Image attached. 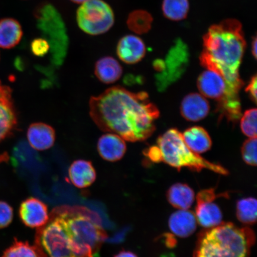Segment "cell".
Instances as JSON below:
<instances>
[{"label": "cell", "instance_id": "31", "mask_svg": "<svg viewBox=\"0 0 257 257\" xmlns=\"http://www.w3.org/2000/svg\"><path fill=\"white\" fill-rule=\"evenodd\" d=\"M14 218V210L7 202L0 201V229L7 227Z\"/></svg>", "mask_w": 257, "mask_h": 257}, {"label": "cell", "instance_id": "8", "mask_svg": "<svg viewBox=\"0 0 257 257\" xmlns=\"http://www.w3.org/2000/svg\"><path fill=\"white\" fill-rule=\"evenodd\" d=\"M38 29L43 32L50 46L51 62L59 66L66 56L68 37L62 16L50 4H43L35 10Z\"/></svg>", "mask_w": 257, "mask_h": 257}, {"label": "cell", "instance_id": "6", "mask_svg": "<svg viewBox=\"0 0 257 257\" xmlns=\"http://www.w3.org/2000/svg\"><path fill=\"white\" fill-rule=\"evenodd\" d=\"M197 86L201 94L217 102V110L221 118L233 123L239 119V91L232 87L219 72L205 69L198 77Z\"/></svg>", "mask_w": 257, "mask_h": 257}, {"label": "cell", "instance_id": "5", "mask_svg": "<svg viewBox=\"0 0 257 257\" xmlns=\"http://www.w3.org/2000/svg\"><path fill=\"white\" fill-rule=\"evenodd\" d=\"M157 146L162 153L163 162L178 171L187 168L198 172L208 169L220 175H227L229 173L222 166L209 162L192 152L183 140L182 134L176 128H170L160 137Z\"/></svg>", "mask_w": 257, "mask_h": 257}, {"label": "cell", "instance_id": "35", "mask_svg": "<svg viewBox=\"0 0 257 257\" xmlns=\"http://www.w3.org/2000/svg\"><path fill=\"white\" fill-rule=\"evenodd\" d=\"M165 241L167 244V246L172 247H172H175L176 245V239L172 234H165Z\"/></svg>", "mask_w": 257, "mask_h": 257}, {"label": "cell", "instance_id": "14", "mask_svg": "<svg viewBox=\"0 0 257 257\" xmlns=\"http://www.w3.org/2000/svg\"><path fill=\"white\" fill-rule=\"evenodd\" d=\"M97 150L102 159L115 162L123 158L126 152V144L118 135L107 133L99 138Z\"/></svg>", "mask_w": 257, "mask_h": 257}, {"label": "cell", "instance_id": "25", "mask_svg": "<svg viewBox=\"0 0 257 257\" xmlns=\"http://www.w3.org/2000/svg\"><path fill=\"white\" fill-rule=\"evenodd\" d=\"M256 206L254 198H245L237 201L236 207L237 219L244 224H254L256 221Z\"/></svg>", "mask_w": 257, "mask_h": 257}, {"label": "cell", "instance_id": "24", "mask_svg": "<svg viewBox=\"0 0 257 257\" xmlns=\"http://www.w3.org/2000/svg\"><path fill=\"white\" fill-rule=\"evenodd\" d=\"M162 11L164 16L169 20H184L189 11V0H163Z\"/></svg>", "mask_w": 257, "mask_h": 257}, {"label": "cell", "instance_id": "37", "mask_svg": "<svg viewBox=\"0 0 257 257\" xmlns=\"http://www.w3.org/2000/svg\"><path fill=\"white\" fill-rule=\"evenodd\" d=\"M252 55L253 56V57H254L255 59H256L257 40L256 37L253 38V41L252 42Z\"/></svg>", "mask_w": 257, "mask_h": 257}, {"label": "cell", "instance_id": "29", "mask_svg": "<svg viewBox=\"0 0 257 257\" xmlns=\"http://www.w3.org/2000/svg\"><path fill=\"white\" fill-rule=\"evenodd\" d=\"M244 162L249 166H256V138H249L243 144L241 149Z\"/></svg>", "mask_w": 257, "mask_h": 257}, {"label": "cell", "instance_id": "33", "mask_svg": "<svg viewBox=\"0 0 257 257\" xmlns=\"http://www.w3.org/2000/svg\"><path fill=\"white\" fill-rule=\"evenodd\" d=\"M144 155L154 163L162 162V156L158 146H153L144 152Z\"/></svg>", "mask_w": 257, "mask_h": 257}, {"label": "cell", "instance_id": "39", "mask_svg": "<svg viewBox=\"0 0 257 257\" xmlns=\"http://www.w3.org/2000/svg\"><path fill=\"white\" fill-rule=\"evenodd\" d=\"M89 257H93V256H89Z\"/></svg>", "mask_w": 257, "mask_h": 257}, {"label": "cell", "instance_id": "26", "mask_svg": "<svg viewBox=\"0 0 257 257\" xmlns=\"http://www.w3.org/2000/svg\"><path fill=\"white\" fill-rule=\"evenodd\" d=\"M153 19L146 11H136L128 15L127 25L128 29L138 34H146L150 30Z\"/></svg>", "mask_w": 257, "mask_h": 257}, {"label": "cell", "instance_id": "27", "mask_svg": "<svg viewBox=\"0 0 257 257\" xmlns=\"http://www.w3.org/2000/svg\"><path fill=\"white\" fill-rule=\"evenodd\" d=\"M2 257H40L34 245L15 239L14 243L5 250Z\"/></svg>", "mask_w": 257, "mask_h": 257}, {"label": "cell", "instance_id": "21", "mask_svg": "<svg viewBox=\"0 0 257 257\" xmlns=\"http://www.w3.org/2000/svg\"><path fill=\"white\" fill-rule=\"evenodd\" d=\"M23 30L19 22L13 18L0 21V48L11 49L20 43Z\"/></svg>", "mask_w": 257, "mask_h": 257}, {"label": "cell", "instance_id": "1", "mask_svg": "<svg viewBox=\"0 0 257 257\" xmlns=\"http://www.w3.org/2000/svg\"><path fill=\"white\" fill-rule=\"evenodd\" d=\"M89 106L90 116L99 130L117 134L130 142L152 136L160 116L159 109L147 92H132L121 86H113L92 96Z\"/></svg>", "mask_w": 257, "mask_h": 257}, {"label": "cell", "instance_id": "18", "mask_svg": "<svg viewBox=\"0 0 257 257\" xmlns=\"http://www.w3.org/2000/svg\"><path fill=\"white\" fill-rule=\"evenodd\" d=\"M69 176L72 184L79 188H85L95 181L96 174L89 161L78 160L73 162L69 169Z\"/></svg>", "mask_w": 257, "mask_h": 257}, {"label": "cell", "instance_id": "12", "mask_svg": "<svg viewBox=\"0 0 257 257\" xmlns=\"http://www.w3.org/2000/svg\"><path fill=\"white\" fill-rule=\"evenodd\" d=\"M19 216L26 226L40 228L49 220L47 205L37 198L26 199L19 208Z\"/></svg>", "mask_w": 257, "mask_h": 257}, {"label": "cell", "instance_id": "23", "mask_svg": "<svg viewBox=\"0 0 257 257\" xmlns=\"http://www.w3.org/2000/svg\"><path fill=\"white\" fill-rule=\"evenodd\" d=\"M194 190L188 185L177 183L167 192V199L170 204L179 210H188L195 200Z\"/></svg>", "mask_w": 257, "mask_h": 257}, {"label": "cell", "instance_id": "36", "mask_svg": "<svg viewBox=\"0 0 257 257\" xmlns=\"http://www.w3.org/2000/svg\"><path fill=\"white\" fill-rule=\"evenodd\" d=\"M114 257H138L136 253L128 250H121Z\"/></svg>", "mask_w": 257, "mask_h": 257}, {"label": "cell", "instance_id": "4", "mask_svg": "<svg viewBox=\"0 0 257 257\" xmlns=\"http://www.w3.org/2000/svg\"><path fill=\"white\" fill-rule=\"evenodd\" d=\"M75 208H60L65 218L74 250L78 257L93 256L107 238V234L99 220L90 214L91 212Z\"/></svg>", "mask_w": 257, "mask_h": 257}, {"label": "cell", "instance_id": "30", "mask_svg": "<svg viewBox=\"0 0 257 257\" xmlns=\"http://www.w3.org/2000/svg\"><path fill=\"white\" fill-rule=\"evenodd\" d=\"M31 50L35 56L44 57L50 53V44L46 38H35L31 44Z\"/></svg>", "mask_w": 257, "mask_h": 257}, {"label": "cell", "instance_id": "32", "mask_svg": "<svg viewBox=\"0 0 257 257\" xmlns=\"http://www.w3.org/2000/svg\"><path fill=\"white\" fill-rule=\"evenodd\" d=\"M219 195L216 194L214 189L210 188L199 192L196 199L197 201H214Z\"/></svg>", "mask_w": 257, "mask_h": 257}, {"label": "cell", "instance_id": "3", "mask_svg": "<svg viewBox=\"0 0 257 257\" xmlns=\"http://www.w3.org/2000/svg\"><path fill=\"white\" fill-rule=\"evenodd\" d=\"M255 242L250 228L222 222L198 234L194 257H249Z\"/></svg>", "mask_w": 257, "mask_h": 257}, {"label": "cell", "instance_id": "13", "mask_svg": "<svg viewBox=\"0 0 257 257\" xmlns=\"http://www.w3.org/2000/svg\"><path fill=\"white\" fill-rule=\"evenodd\" d=\"M116 53L122 62L128 64H136L146 55V45L136 35H125L118 41Z\"/></svg>", "mask_w": 257, "mask_h": 257}, {"label": "cell", "instance_id": "28", "mask_svg": "<svg viewBox=\"0 0 257 257\" xmlns=\"http://www.w3.org/2000/svg\"><path fill=\"white\" fill-rule=\"evenodd\" d=\"M256 108L246 110L240 120V128L245 136L256 138Z\"/></svg>", "mask_w": 257, "mask_h": 257}, {"label": "cell", "instance_id": "34", "mask_svg": "<svg viewBox=\"0 0 257 257\" xmlns=\"http://www.w3.org/2000/svg\"><path fill=\"white\" fill-rule=\"evenodd\" d=\"M245 91L248 93L252 101L256 103L257 95V76H253L250 79L248 86H246Z\"/></svg>", "mask_w": 257, "mask_h": 257}, {"label": "cell", "instance_id": "19", "mask_svg": "<svg viewBox=\"0 0 257 257\" xmlns=\"http://www.w3.org/2000/svg\"><path fill=\"white\" fill-rule=\"evenodd\" d=\"M94 73L99 81L105 84H111L121 78L123 69L114 58L106 56L96 61Z\"/></svg>", "mask_w": 257, "mask_h": 257}, {"label": "cell", "instance_id": "11", "mask_svg": "<svg viewBox=\"0 0 257 257\" xmlns=\"http://www.w3.org/2000/svg\"><path fill=\"white\" fill-rule=\"evenodd\" d=\"M17 125L12 90L0 81V143L14 134Z\"/></svg>", "mask_w": 257, "mask_h": 257}, {"label": "cell", "instance_id": "2", "mask_svg": "<svg viewBox=\"0 0 257 257\" xmlns=\"http://www.w3.org/2000/svg\"><path fill=\"white\" fill-rule=\"evenodd\" d=\"M200 62L205 69L217 70L229 85L240 91L243 85L239 67L246 47L242 25L236 19H226L212 25L203 37Z\"/></svg>", "mask_w": 257, "mask_h": 257}, {"label": "cell", "instance_id": "38", "mask_svg": "<svg viewBox=\"0 0 257 257\" xmlns=\"http://www.w3.org/2000/svg\"><path fill=\"white\" fill-rule=\"evenodd\" d=\"M70 1L76 3V4H82V3L88 1V0H70Z\"/></svg>", "mask_w": 257, "mask_h": 257}, {"label": "cell", "instance_id": "9", "mask_svg": "<svg viewBox=\"0 0 257 257\" xmlns=\"http://www.w3.org/2000/svg\"><path fill=\"white\" fill-rule=\"evenodd\" d=\"M114 14L103 0H88L77 10L76 22L85 33L93 36L106 33L113 27Z\"/></svg>", "mask_w": 257, "mask_h": 257}, {"label": "cell", "instance_id": "20", "mask_svg": "<svg viewBox=\"0 0 257 257\" xmlns=\"http://www.w3.org/2000/svg\"><path fill=\"white\" fill-rule=\"evenodd\" d=\"M195 217L197 222L205 229L218 226L222 223L220 208L214 201H197Z\"/></svg>", "mask_w": 257, "mask_h": 257}, {"label": "cell", "instance_id": "17", "mask_svg": "<svg viewBox=\"0 0 257 257\" xmlns=\"http://www.w3.org/2000/svg\"><path fill=\"white\" fill-rule=\"evenodd\" d=\"M169 227L175 236L186 238L192 235L197 229L195 215L188 210H179L170 216Z\"/></svg>", "mask_w": 257, "mask_h": 257}, {"label": "cell", "instance_id": "10", "mask_svg": "<svg viewBox=\"0 0 257 257\" xmlns=\"http://www.w3.org/2000/svg\"><path fill=\"white\" fill-rule=\"evenodd\" d=\"M189 51L186 44L178 39L169 51L165 60L158 59L153 63L157 72L156 85L163 91L183 75L189 63Z\"/></svg>", "mask_w": 257, "mask_h": 257}, {"label": "cell", "instance_id": "16", "mask_svg": "<svg viewBox=\"0 0 257 257\" xmlns=\"http://www.w3.org/2000/svg\"><path fill=\"white\" fill-rule=\"evenodd\" d=\"M210 110L207 99L202 94L191 93L183 99L181 112L186 120L198 121L206 117Z\"/></svg>", "mask_w": 257, "mask_h": 257}, {"label": "cell", "instance_id": "22", "mask_svg": "<svg viewBox=\"0 0 257 257\" xmlns=\"http://www.w3.org/2000/svg\"><path fill=\"white\" fill-rule=\"evenodd\" d=\"M182 134L185 144L192 152L199 154L207 152L211 149V138L203 127H192Z\"/></svg>", "mask_w": 257, "mask_h": 257}, {"label": "cell", "instance_id": "7", "mask_svg": "<svg viewBox=\"0 0 257 257\" xmlns=\"http://www.w3.org/2000/svg\"><path fill=\"white\" fill-rule=\"evenodd\" d=\"M34 246L40 257H78L60 208L54 211L44 226L38 228Z\"/></svg>", "mask_w": 257, "mask_h": 257}, {"label": "cell", "instance_id": "15", "mask_svg": "<svg viewBox=\"0 0 257 257\" xmlns=\"http://www.w3.org/2000/svg\"><path fill=\"white\" fill-rule=\"evenodd\" d=\"M27 138L32 149L45 151L51 149L55 143L56 131L49 124L37 122L29 126Z\"/></svg>", "mask_w": 257, "mask_h": 257}]
</instances>
